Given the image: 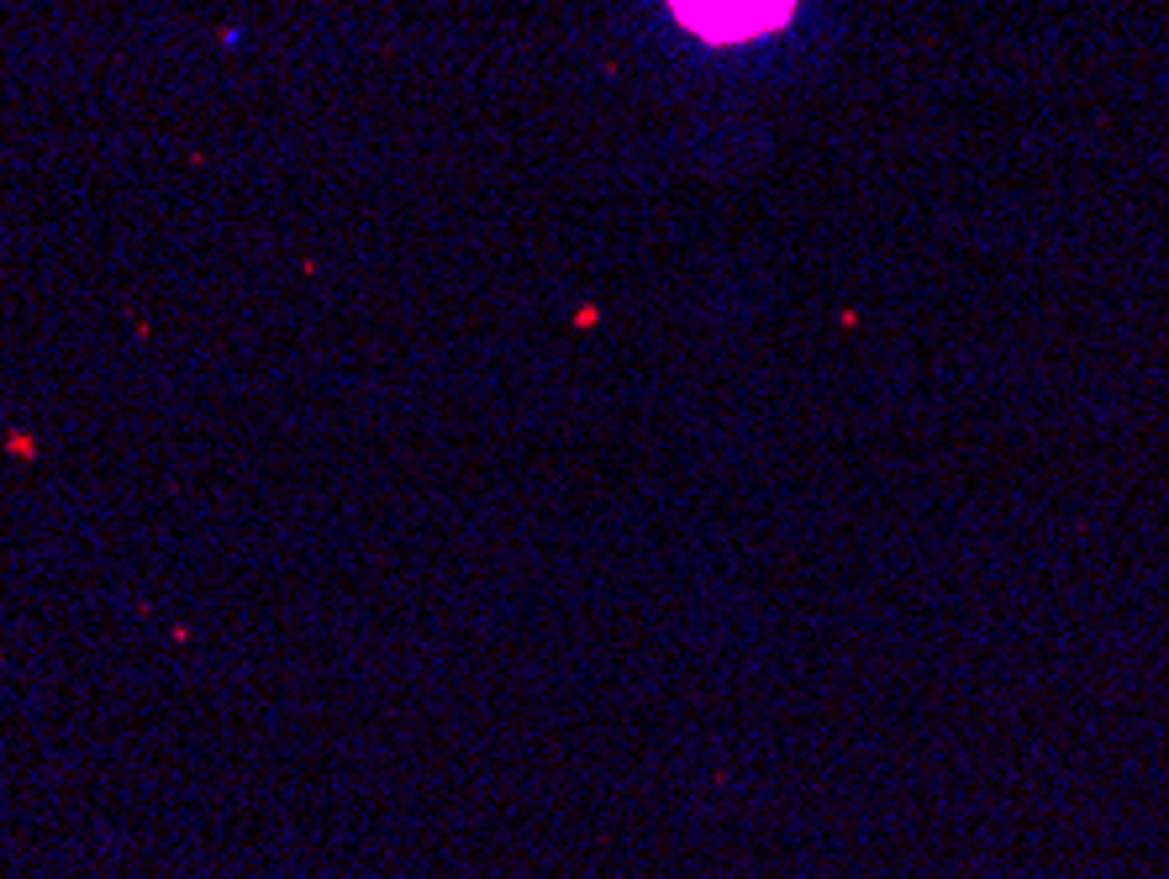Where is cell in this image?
I'll return each mask as SVG.
<instances>
[{"label": "cell", "instance_id": "1", "mask_svg": "<svg viewBox=\"0 0 1169 879\" xmlns=\"http://www.w3.org/2000/svg\"><path fill=\"white\" fill-rule=\"evenodd\" d=\"M669 11L690 33L712 37V42H743V37L780 27L795 11V0H669Z\"/></svg>", "mask_w": 1169, "mask_h": 879}]
</instances>
